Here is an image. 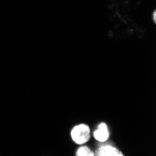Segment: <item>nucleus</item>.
Returning a JSON list of instances; mask_svg holds the SVG:
<instances>
[{
    "mask_svg": "<svg viewBox=\"0 0 156 156\" xmlns=\"http://www.w3.org/2000/svg\"><path fill=\"white\" fill-rule=\"evenodd\" d=\"M152 19H153V22L155 23L156 22V11L154 10L153 13H152Z\"/></svg>",
    "mask_w": 156,
    "mask_h": 156,
    "instance_id": "nucleus-5",
    "label": "nucleus"
},
{
    "mask_svg": "<svg viewBox=\"0 0 156 156\" xmlns=\"http://www.w3.org/2000/svg\"><path fill=\"white\" fill-rule=\"evenodd\" d=\"M97 156H122V152L118 150L115 146L111 144H103L99 146L94 152Z\"/></svg>",
    "mask_w": 156,
    "mask_h": 156,
    "instance_id": "nucleus-3",
    "label": "nucleus"
},
{
    "mask_svg": "<svg viewBox=\"0 0 156 156\" xmlns=\"http://www.w3.org/2000/svg\"><path fill=\"white\" fill-rule=\"evenodd\" d=\"M70 137L77 145L86 144L91 138V128L86 123H79L70 131Z\"/></svg>",
    "mask_w": 156,
    "mask_h": 156,
    "instance_id": "nucleus-1",
    "label": "nucleus"
},
{
    "mask_svg": "<svg viewBox=\"0 0 156 156\" xmlns=\"http://www.w3.org/2000/svg\"><path fill=\"white\" fill-rule=\"evenodd\" d=\"M76 156H94V151H92L87 145H80L75 152Z\"/></svg>",
    "mask_w": 156,
    "mask_h": 156,
    "instance_id": "nucleus-4",
    "label": "nucleus"
},
{
    "mask_svg": "<svg viewBox=\"0 0 156 156\" xmlns=\"http://www.w3.org/2000/svg\"><path fill=\"white\" fill-rule=\"evenodd\" d=\"M93 136L99 143H106L109 139L110 132L106 122H100L93 133Z\"/></svg>",
    "mask_w": 156,
    "mask_h": 156,
    "instance_id": "nucleus-2",
    "label": "nucleus"
}]
</instances>
